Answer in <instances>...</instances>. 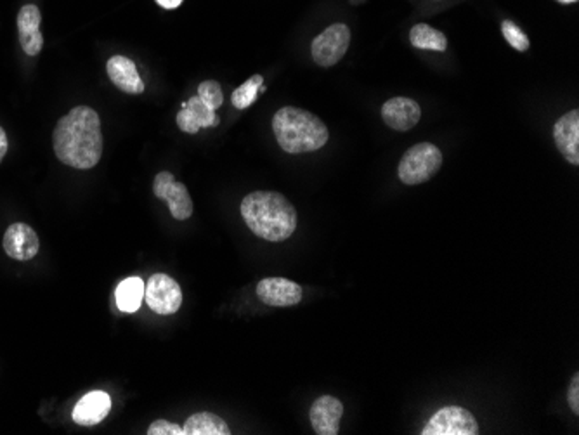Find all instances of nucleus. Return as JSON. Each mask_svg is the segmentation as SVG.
Listing matches in <instances>:
<instances>
[{"instance_id": "nucleus-1", "label": "nucleus", "mask_w": 579, "mask_h": 435, "mask_svg": "<svg viewBox=\"0 0 579 435\" xmlns=\"http://www.w3.org/2000/svg\"><path fill=\"white\" fill-rule=\"evenodd\" d=\"M52 146L58 160L71 168H94L103 155L99 115L89 106L73 108L56 123Z\"/></svg>"}, {"instance_id": "nucleus-2", "label": "nucleus", "mask_w": 579, "mask_h": 435, "mask_svg": "<svg viewBox=\"0 0 579 435\" xmlns=\"http://www.w3.org/2000/svg\"><path fill=\"white\" fill-rule=\"evenodd\" d=\"M241 217L255 236L266 241H285L297 230V210L276 191H255L243 198Z\"/></svg>"}, {"instance_id": "nucleus-3", "label": "nucleus", "mask_w": 579, "mask_h": 435, "mask_svg": "<svg viewBox=\"0 0 579 435\" xmlns=\"http://www.w3.org/2000/svg\"><path fill=\"white\" fill-rule=\"evenodd\" d=\"M273 132L279 146L292 155L318 151L330 136L321 118L294 106H285L273 116Z\"/></svg>"}, {"instance_id": "nucleus-4", "label": "nucleus", "mask_w": 579, "mask_h": 435, "mask_svg": "<svg viewBox=\"0 0 579 435\" xmlns=\"http://www.w3.org/2000/svg\"><path fill=\"white\" fill-rule=\"evenodd\" d=\"M442 153L432 142H420L410 148L399 161V179L408 186L427 183L439 172Z\"/></svg>"}, {"instance_id": "nucleus-5", "label": "nucleus", "mask_w": 579, "mask_h": 435, "mask_svg": "<svg viewBox=\"0 0 579 435\" xmlns=\"http://www.w3.org/2000/svg\"><path fill=\"white\" fill-rule=\"evenodd\" d=\"M144 300L153 313L170 316L181 309L183 292L174 277L158 273L151 276L144 285Z\"/></svg>"}, {"instance_id": "nucleus-6", "label": "nucleus", "mask_w": 579, "mask_h": 435, "mask_svg": "<svg viewBox=\"0 0 579 435\" xmlns=\"http://www.w3.org/2000/svg\"><path fill=\"white\" fill-rule=\"evenodd\" d=\"M350 44V30L348 24L335 23L320 33L311 46V54L316 65L328 68L337 65L348 52Z\"/></svg>"}, {"instance_id": "nucleus-7", "label": "nucleus", "mask_w": 579, "mask_h": 435, "mask_svg": "<svg viewBox=\"0 0 579 435\" xmlns=\"http://www.w3.org/2000/svg\"><path fill=\"white\" fill-rule=\"evenodd\" d=\"M479 423L474 414L460 406H446L423 427L421 435H477Z\"/></svg>"}, {"instance_id": "nucleus-8", "label": "nucleus", "mask_w": 579, "mask_h": 435, "mask_svg": "<svg viewBox=\"0 0 579 435\" xmlns=\"http://www.w3.org/2000/svg\"><path fill=\"white\" fill-rule=\"evenodd\" d=\"M153 193L168 205L174 219L185 221L193 215V200L185 184L177 183L170 172H160L153 181Z\"/></svg>"}, {"instance_id": "nucleus-9", "label": "nucleus", "mask_w": 579, "mask_h": 435, "mask_svg": "<svg viewBox=\"0 0 579 435\" xmlns=\"http://www.w3.org/2000/svg\"><path fill=\"white\" fill-rule=\"evenodd\" d=\"M301 285L286 277H264L257 285V297L266 305L292 307L302 300Z\"/></svg>"}, {"instance_id": "nucleus-10", "label": "nucleus", "mask_w": 579, "mask_h": 435, "mask_svg": "<svg viewBox=\"0 0 579 435\" xmlns=\"http://www.w3.org/2000/svg\"><path fill=\"white\" fill-rule=\"evenodd\" d=\"M344 414V404L333 395H321L311 406L309 418L318 435H337Z\"/></svg>"}, {"instance_id": "nucleus-11", "label": "nucleus", "mask_w": 579, "mask_h": 435, "mask_svg": "<svg viewBox=\"0 0 579 435\" xmlns=\"http://www.w3.org/2000/svg\"><path fill=\"white\" fill-rule=\"evenodd\" d=\"M4 250L14 260H32L41 250V240L28 224H11L4 234Z\"/></svg>"}, {"instance_id": "nucleus-12", "label": "nucleus", "mask_w": 579, "mask_h": 435, "mask_svg": "<svg viewBox=\"0 0 579 435\" xmlns=\"http://www.w3.org/2000/svg\"><path fill=\"white\" fill-rule=\"evenodd\" d=\"M221 123L215 110L207 106L198 95L187 99L181 104L177 113V127L185 134H196L200 129L217 127Z\"/></svg>"}, {"instance_id": "nucleus-13", "label": "nucleus", "mask_w": 579, "mask_h": 435, "mask_svg": "<svg viewBox=\"0 0 579 435\" xmlns=\"http://www.w3.org/2000/svg\"><path fill=\"white\" fill-rule=\"evenodd\" d=\"M384 122L399 132L413 129L421 118V110L415 99L410 97H393L382 106Z\"/></svg>"}, {"instance_id": "nucleus-14", "label": "nucleus", "mask_w": 579, "mask_h": 435, "mask_svg": "<svg viewBox=\"0 0 579 435\" xmlns=\"http://www.w3.org/2000/svg\"><path fill=\"white\" fill-rule=\"evenodd\" d=\"M42 14L35 4H26L18 13V30H20V44L23 47L24 54L37 56L44 47V37L41 33Z\"/></svg>"}, {"instance_id": "nucleus-15", "label": "nucleus", "mask_w": 579, "mask_h": 435, "mask_svg": "<svg viewBox=\"0 0 579 435\" xmlns=\"http://www.w3.org/2000/svg\"><path fill=\"white\" fill-rule=\"evenodd\" d=\"M554 139L562 157L573 165L579 163V112L573 110L556 120Z\"/></svg>"}, {"instance_id": "nucleus-16", "label": "nucleus", "mask_w": 579, "mask_h": 435, "mask_svg": "<svg viewBox=\"0 0 579 435\" xmlns=\"http://www.w3.org/2000/svg\"><path fill=\"white\" fill-rule=\"evenodd\" d=\"M110 412L112 397L103 390H94L77 403L73 410V421L84 427H93L101 423Z\"/></svg>"}, {"instance_id": "nucleus-17", "label": "nucleus", "mask_w": 579, "mask_h": 435, "mask_svg": "<svg viewBox=\"0 0 579 435\" xmlns=\"http://www.w3.org/2000/svg\"><path fill=\"white\" fill-rule=\"evenodd\" d=\"M106 71L110 80L125 94H142L144 84L140 77L138 67L132 59L125 56H113L106 63Z\"/></svg>"}, {"instance_id": "nucleus-18", "label": "nucleus", "mask_w": 579, "mask_h": 435, "mask_svg": "<svg viewBox=\"0 0 579 435\" xmlns=\"http://www.w3.org/2000/svg\"><path fill=\"white\" fill-rule=\"evenodd\" d=\"M185 435H230L228 423L213 412H195L185 420Z\"/></svg>"}, {"instance_id": "nucleus-19", "label": "nucleus", "mask_w": 579, "mask_h": 435, "mask_svg": "<svg viewBox=\"0 0 579 435\" xmlns=\"http://www.w3.org/2000/svg\"><path fill=\"white\" fill-rule=\"evenodd\" d=\"M116 305L123 313H136L144 298V281L140 277L123 279L115 292Z\"/></svg>"}, {"instance_id": "nucleus-20", "label": "nucleus", "mask_w": 579, "mask_h": 435, "mask_svg": "<svg viewBox=\"0 0 579 435\" xmlns=\"http://www.w3.org/2000/svg\"><path fill=\"white\" fill-rule=\"evenodd\" d=\"M410 41L413 47L417 49H425V50H438L444 52L448 49V39L446 35L432 28L430 24L420 23L415 24L410 32Z\"/></svg>"}, {"instance_id": "nucleus-21", "label": "nucleus", "mask_w": 579, "mask_h": 435, "mask_svg": "<svg viewBox=\"0 0 579 435\" xmlns=\"http://www.w3.org/2000/svg\"><path fill=\"white\" fill-rule=\"evenodd\" d=\"M260 86H264V78L262 75H254L250 77L241 87H238L236 91L232 92V106L236 110H247L250 108L257 99V94Z\"/></svg>"}, {"instance_id": "nucleus-22", "label": "nucleus", "mask_w": 579, "mask_h": 435, "mask_svg": "<svg viewBox=\"0 0 579 435\" xmlns=\"http://www.w3.org/2000/svg\"><path fill=\"white\" fill-rule=\"evenodd\" d=\"M198 97L210 106L212 110H217L224 103V92L221 89V84L215 80H207L198 86Z\"/></svg>"}, {"instance_id": "nucleus-23", "label": "nucleus", "mask_w": 579, "mask_h": 435, "mask_svg": "<svg viewBox=\"0 0 579 435\" xmlns=\"http://www.w3.org/2000/svg\"><path fill=\"white\" fill-rule=\"evenodd\" d=\"M502 32H503V37L507 39L510 46L513 47L515 50H520V52H526L529 49V39L528 35L513 23L510 20H505L502 23Z\"/></svg>"}, {"instance_id": "nucleus-24", "label": "nucleus", "mask_w": 579, "mask_h": 435, "mask_svg": "<svg viewBox=\"0 0 579 435\" xmlns=\"http://www.w3.org/2000/svg\"><path fill=\"white\" fill-rule=\"evenodd\" d=\"M149 435H185V429L177 423L167 421V420H157L148 429Z\"/></svg>"}, {"instance_id": "nucleus-25", "label": "nucleus", "mask_w": 579, "mask_h": 435, "mask_svg": "<svg viewBox=\"0 0 579 435\" xmlns=\"http://www.w3.org/2000/svg\"><path fill=\"white\" fill-rule=\"evenodd\" d=\"M567 403L571 406V410L574 414L579 412V375L576 373L569 384V390H567Z\"/></svg>"}, {"instance_id": "nucleus-26", "label": "nucleus", "mask_w": 579, "mask_h": 435, "mask_svg": "<svg viewBox=\"0 0 579 435\" xmlns=\"http://www.w3.org/2000/svg\"><path fill=\"white\" fill-rule=\"evenodd\" d=\"M7 148H9V142H7L5 131L0 127V163H2L4 157H5V153H7Z\"/></svg>"}, {"instance_id": "nucleus-27", "label": "nucleus", "mask_w": 579, "mask_h": 435, "mask_svg": "<svg viewBox=\"0 0 579 435\" xmlns=\"http://www.w3.org/2000/svg\"><path fill=\"white\" fill-rule=\"evenodd\" d=\"M158 5H162L163 9H176L183 4V0H157Z\"/></svg>"}, {"instance_id": "nucleus-28", "label": "nucleus", "mask_w": 579, "mask_h": 435, "mask_svg": "<svg viewBox=\"0 0 579 435\" xmlns=\"http://www.w3.org/2000/svg\"><path fill=\"white\" fill-rule=\"evenodd\" d=\"M556 2H560V4H573V2H578V0H556Z\"/></svg>"}]
</instances>
